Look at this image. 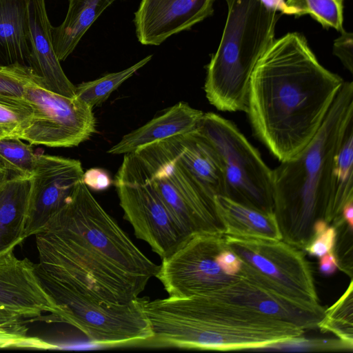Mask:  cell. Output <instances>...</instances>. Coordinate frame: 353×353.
<instances>
[{
    "mask_svg": "<svg viewBox=\"0 0 353 353\" xmlns=\"http://www.w3.org/2000/svg\"><path fill=\"white\" fill-rule=\"evenodd\" d=\"M83 183L94 191H103L112 184L113 181L106 170L99 168H92L83 172Z\"/></svg>",
    "mask_w": 353,
    "mask_h": 353,
    "instance_id": "35",
    "label": "cell"
},
{
    "mask_svg": "<svg viewBox=\"0 0 353 353\" xmlns=\"http://www.w3.org/2000/svg\"><path fill=\"white\" fill-rule=\"evenodd\" d=\"M35 236L36 272L58 310L128 304L159 269L82 181Z\"/></svg>",
    "mask_w": 353,
    "mask_h": 353,
    "instance_id": "1",
    "label": "cell"
},
{
    "mask_svg": "<svg viewBox=\"0 0 353 353\" xmlns=\"http://www.w3.org/2000/svg\"><path fill=\"white\" fill-rule=\"evenodd\" d=\"M337 268V262L332 250L320 257L319 270L323 274L332 275Z\"/></svg>",
    "mask_w": 353,
    "mask_h": 353,
    "instance_id": "37",
    "label": "cell"
},
{
    "mask_svg": "<svg viewBox=\"0 0 353 353\" xmlns=\"http://www.w3.org/2000/svg\"><path fill=\"white\" fill-rule=\"evenodd\" d=\"M30 189V178H10L0 185V254L24 240Z\"/></svg>",
    "mask_w": 353,
    "mask_h": 353,
    "instance_id": "22",
    "label": "cell"
},
{
    "mask_svg": "<svg viewBox=\"0 0 353 353\" xmlns=\"http://www.w3.org/2000/svg\"><path fill=\"white\" fill-rule=\"evenodd\" d=\"M14 250L0 254V308L31 321L49 313L52 321L58 308L43 286L36 264L28 258L19 259Z\"/></svg>",
    "mask_w": 353,
    "mask_h": 353,
    "instance_id": "14",
    "label": "cell"
},
{
    "mask_svg": "<svg viewBox=\"0 0 353 353\" xmlns=\"http://www.w3.org/2000/svg\"><path fill=\"white\" fill-rule=\"evenodd\" d=\"M23 98L32 113L17 137L32 145L76 147L96 132L92 108L75 97L47 90L32 79L25 85Z\"/></svg>",
    "mask_w": 353,
    "mask_h": 353,
    "instance_id": "10",
    "label": "cell"
},
{
    "mask_svg": "<svg viewBox=\"0 0 353 353\" xmlns=\"http://www.w3.org/2000/svg\"><path fill=\"white\" fill-rule=\"evenodd\" d=\"M8 137V135L4 130H3L1 128H0V137Z\"/></svg>",
    "mask_w": 353,
    "mask_h": 353,
    "instance_id": "41",
    "label": "cell"
},
{
    "mask_svg": "<svg viewBox=\"0 0 353 353\" xmlns=\"http://www.w3.org/2000/svg\"><path fill=\"white\" fill-rule=\"evenodd\" d=\"M134 153L145 165L168 209L189 236L223 234L214 199L180 163L165 140L148 145Z\"/></svg>",
    "mask_w": 353,
    "mask_h": 353,
    "instance_id": "8",
    "label": "cell"
},
{
    "mask_svg": "<svg viewBox=\"0 0 353 353\" xmlns=\"http://www.w3.org/2000/svg\"><path fill=\"white\" fill-rule=\"evenodd\" d=\"M336 229V239L333 254L338 268L351 279L353 274V226L347 223L341 215L332 223Z\"/></svg>",
    "mask_w": 353,
    "mask_h": 353,
    "instance_id": "31",
    "label": "cell"
},
{
    "mask_svg": "<svg viewBox=\"0 0 353 353\" xmlns=\"http://www.w3.org/2000/svg\"><path fill=\"white\" fill-rule=\"evenodd\" d=\"M285 14L300 17L309 14L323 28L341 32L343 28L344 0H285Z\"/></svg>",
    "mask_w": 353,
    "mask_h": 353,
    "instance_id": "26",
    "label": "cell"
},
{
    "mask_svg": "<svg viewBox=\"0 0 353 353\" xmlns=\"http://www.w3.org/2000/svg\"><path fill=\"white\" fill-rule=\"evenodd\" d=\"M352 119L353 83L344 81L311 141L272 170L274 214L282 240L302 250L318 221L330 225L334 156Z\"/></svg>",
    "mask_w": 353,
    "mask_h": 353,
    "instance_id": "4",
    "label": "cell"
},
{
    "mask_svg": "<svg viewBox=\"0 0 353 353\" xmlns=\"http://www.w3.org/2000/svg\"><path fill=\"white\" fill-rule=\"evenodd\" d=\"M32 108L23 99L0 97V128L17 137L32 117Z\"/></svg>",
    "mask_w": 353,
    "mask_h": 353,
    "instance_id": "30",
    "label": "cell"
},
{
    "mask_svg": "<svg viewBox=\"0 0 353 353\" xmlns=\"http://www.w3.org/2000/svg\"><path fill=\"white\" fill-rule=\"evenodd\" d=\"M35 79L31 70L21 65L0 67V97L23 99L26 83Z\"/></svg>",
    "mask_w": 353,
    "mask_h": 353,
    "instance_id": "32",
    "label": "cell"
},
{
    "mask_svg": "<svg viewBox=\"0 0 353 353\" xmlns=\"http://www.w3.org/2000/svg\"><path fill=\"white\" fill-rule=\"evenodd\" d=\"M148 298L125 305H78L63 307L52 321L69 324L91 342L107 347H142L152 336L144 312Z\"/></svg>",
    "mask_w": 353,
    "mask_h": 353,
    "instance_id": "12",
    "label": "cell"
},
{
    "mask_svg": "<svg viewBox=\"0 0 353 353\" xmlns=\"http://www.w3.org/2000/svg\"><path fill=\"white\" fill-rule=\"evenodd\" d=\"M9 179L8 171L0 165V185Z\"/></svg>",
    "mask_w": 353,
    "mask_h": 353,
    "instance_id": "40",
    "label": "cell"
},
{
    "mask_svg": "<svg viewBox=\"0 0 353 353\" xmlns=\"http://www.w3.org/2000/svg\"><path fill=\"white\" fill-rule=\"evenodd\" d=\"M343 81L302 34L275 39L250 78L246 113L255 135L281 162L293 158L318 132Z\"/></svg>",
    "mask_w": 353,
    "mask_h": 353,
    "instance_id": "2",
    "label": "cell"
},
{
    "mask_svg": "<svg viewBox=\"0 0 353 353\" xmlns=\"http://www.w3.org/2000/svg\"><path fill=\"white\" fill-rule=\"evenodd\" d=\"M176 159L211 197L224 196L225 175L220 158L196 128L165 139Z\"/></svg>",
    "mask_w": 353,
    "mask_h": 353,
    "instance_id": "18",
    "label": "cell"
},
{
    "mask_svg": "<svg viewBox=\"0 0 353 353\" xmlns=\"http://www.w3.org/2000/svg\"><path fill=\"white\" fill-rule=\"evenodd\" d=\"M144 312L153 336L142 347L260 350L303 336L304 330L210 293L150 301Z\"/></svg>",
    "mask_w": 353,
    "mask_h": 353,
    "instance_id": "3",
    "label": "cell"
},
{
    "mask_svg": "<svg viewBox=\"0 0 353 353\" xmlns=\"http://www.w3.org/2000/svg\"><path fill=\"white\" fill-rule=\"evenodd\" d=\"M116 1L68 0L65 19L51 29L53 47L60 61L66 59L94 22Z\"/></svg>",
    "mask_w": 353,
    "mask_h": 353,
    "instance_id": "23",
    "label": "cell"
},
{
    "mask_svg": "<svg viewBox=\"0 0 353 353\" xmlns=\"http://www.w3.org/2000/svg\"><path fill=\"white\" fill-rule=\"evenodd\" d=\"M196 130L220 158L225 175L223 196L274 213L272 170L236 125L214 112H206Z\"/></svg>",
    "mask_w": 353,
    "mask_h": 353,
    "instance_id": "6",
    "label": "cell"
},
{
    "mask_svg": "<svg viewBox=\"0 0 353 353\" xmlns=\"http://www.w3.org/2000/svg\"><path fill=\"white\" fill-rule=\"evenodd\" d=\"M214 203L223 234L239 238L282 240L274 213L255 210L223 196H216Z\"/></svg>",
    "mask_w": 353,
    "mask_h": 353,
    "instance_id": "21",
    "label": "cell"
},
{
    "mask_svg": "<svg viewBox=\"0 0 353 353\" xmlns=\"http://www.w3.org/2000/svg\"><path fill=\"white\" fill-rule=\"evenodd\" d=\"M28 1L0 0V67L30 68Z\"/></svg>",
    "mask_w": 353,
    "mask_h": 353,
    "instance_id": "20",
    "label": "cell"
},
{
    "mask_svg": "<svg viewBox=\"0 0 353 353\" xmlns=\"http://www.w3.org/2000/svg\"><path fill=\"white\" fill-rule=\"evenodd\" d=\"M152 55H148L134 65L119 72L108 73L99 79L76 86L75 97L93 108L101 105L124 81L146 65Z\"/></svg>",
    "mask_w": 353,
    "mask_h": 353,
    "instance_id": "25",
    "label": "cell"
},
{
    "mask_svg": "<svg viewBox=\"0 0 353 353\" xmlns=\"http://www.w3.org/2000/svg\"><path fill=\"white\" fill-rule=\"evenodd\" d=\"M224 234L190 235L170 255L161 259L155 277L169 296L185 298L216 291L238 280L224 273L216 256L225 248Z\"/></svg>",
    "mask_w": 353,
    "mask_h": 353,
    "instance_id": "11",
    "label": "cell"
},
{
    "mask_svg": "<svg viewBox=\"0 0 353 353\" xmlns=\"http://www.w3.org/2000/svg\"><path fill=\"white\" fill-rule=\"evenodd\" d=\"M216 262L224 273L231 276L237 275L241 267L239 257L227 247L219 253Z\"/></svg>",
    "mask_w": 353,
    "mask_h": 353,
    "instance_id": "36",
    "label": "cell"
},
{
    "mask_svg": "<svg viewBox=\"0 0 353 353\" xmlns=\"http://www.w3.org/2000/svg\"><path fill=\"white\" fill-rule=\"evenodd\" d=\"M83 172L79 160L37 154L30 177L24 239L43 230L51 216L82 181Z\"/></svg>",
    "mask_w": 353,
    "mask_h": 353,
    "instance_id": "13",
    "label": "cell"
},
{
    "mask_svg": "<svg viewBox=\"0 0 353 353\" xmlns=\"http://www.w3.org/2000/svg\"><path fill=\"white\" fill-rule=\"evenodd\" d=\"M336 234V229L332 225H328L318 230L310 242L303 249L304 252L311 256L321 257L332 250Z\"/></svg>",
    "mask_w": 353,
    "mask_h": 353,
    "instance_id": "33",
    "label": "cell"
},
{
    "mask_svg": "<svg viewBox=\"0 0 353 353\" xmlns=\"http://www.w3.org/2000/svg\"><path fill=\"white\" fill-rule=\"evenodd\" d=\"M114 185L123 218L134 235L146 242L161 259L170 255L189 235L168 209L154 187L141 160L124 154Z\"/></svg>",
    "mask_w": 353,
    "mask_h": 353,
    "instance_id": "9",
    "label": "cell"
},
{
    "mask_svg": "<svg viewBox=\"0 0 353 353\" xmlns=\"http://www.w3.org/2000/svg\"><path fill=\"white\" fill-rule=\"evenodd\" d=\"M353 34L343 30L333 44V54L336 56L343 66L353 72Z\"/></svg>",
    "mask_w": 353,
    "mask_h": 353,
    "instance_id": "34",
    "label": "cell"
},
{
    "mask_svg": "<svg viewBox=\"0 0 353 353\" xmlns=\"http://www.w3.org/2000/svg\"><path fill=\"white\" fill-rule=\"evenodd\" d=\"M353 283L351 279L347 289L330 308L318 327L330 332L353 348Z\"/></svg>",
    "mask_w": 353,
    "mask_h": 353,
    "instance_id": "27",
    "label": "cell"
},
{
    "mask_svg": "<svg viewBox=\"0 0 353 353\" xmlns=\"http://www.w3.org/2000/svg\"><path fill=\"white\" fill-rule=\"evenodd\" d=\"M333 175L335 192L330 225L341 216L344 205L353 201V119L348 123L334 156Z\"/></svg>",
    "mask_w": 353,
    "mask_h": 353,
    "instance_id": "24",
    "label": "cell"
},
{
    "mask_svg": "<svg viewBox=\"0 0 353 353\" xmlns=\"http://www.w3.org/2000/svg\"><path fill=\"white\" fill-rule=\"evenodd\" d=\"M26 321L23 317L0 308V348L31 347L37 344L39 339L28 336Z\"/></svg>",
    "mask_w": 353,
    "mask_h": 353,
    "instance_id": "29",
    "label": "cell"
},
{
    "mask_svg": "<svg viewBox=\"0 0 353 353\" xmlns=\"http://www.w3.org/2000/svg\"><path fill=\"white\" fill-rule=\"evenodd\" d=\"M37 157L32 145L25 143L21 139L0 137V165L8 171L9 179L30 178Z\"/></svg>",
    "mask_w": 353,
    "mask_h": 353,
    "instance_id": "28",
    "label": "cell"
},
{
    "mask_svg": "<svg viewBox=\"0 0 353 353\" xmlns=\"http://www.w3.org/2000/svg\"><path fill=\"white\" fill-rule=\"evenodd\" d=\"M28 23L31 44L30 68L35 83L47 90L74 97L76 86L64 73L52 41L51 25L45 0H29Z\"/></svg>",
    "mask_w": 353,
    "mask_h": 353,
    "instance_id": "17",
    "label": "cell"
},
{
    "mask_svg": "<svg viewBox=\"0 0 353 353\" xmlns=\"http://www.w3.org/2000/svg\"><path fill=\"white\" fill-rule=\"evenodd\" d=\"M203 112L185 102H179L161 115L125 134L108 153L125 154L148 145L195 130Z\"/></svg>",
    "mask_w": 353,
    "mask_h": 353,
    "instance_id": "19",
    "label": "cell"
},
{
    "mask_svg": "<svg viewBox=\"0 0 353 353\" xmlns=\"http://www.w3.org/2000/svg\"><path fill=\"white\" fill-rule=\"evenodd\" d=\"M210 293L222 300L290 323L304 330L318 327L325 316V309L321 305L306 306L296 303L241 277Z\"/></svg>",
    "mask_w": 353,
    "mask_h": 353,
    "instance_id": "16",
    "label": "cell"
},
{
    "mask_svg": "<svg viewBox=\"0 0 353 353\" xmlns=\"http://www.w3.org/2000/svg\"><path fill=\"white\" fill-rule=\"evenodd\" d=\"M215 0H141L134 13L138 41L158 46L211 16Z\"/></svg>",
    "mask_w": 353,
    "mask_h": 353,
    "instance_id": "15",
    "label": "cell"
},
{
    "mask_svg": "<svg viewBox=\"0 0 353 353\" xmlns=\"http://www.w3.org/2000/svg\"><path fill=\"white\" fill-rule=\"evenodd\" d=\"M226 247L241 262L240 277L296 303L319 306L312 271L303 250L283 240L224 234Z\"/></svg>",
    "mask_w": 353,
    "mask_h": 353,
    "instance_id": "7",
    "label": "cell"
},
{
    "mask_svg": "<svg viewBox=\"0 0 353 353\" xmlns=\"http://www.w3.org/2000/svg\"><path fill=\"white\" fill-rule=\"evenodd\" d=\"M268 7L275 9L282 14H285V0H262Z\"/></svg>",
    "mask_w": 353,
    "mask_h": 353,
    "instance_id": "39",
    "label": "cell"
},
{
    "mask_svg": "<svg viewBox=\"0 0 353 353\" xmlns=\"http://www.w3.org/2000/svg\"><path fill=\"white\" fill-rule=\"evenodd\" d=\"M341 215L347 223L353 226V201L344 205Z\"/></svg>",
    "mask_w": 353,
    "mask_h": 353,
    "instance_id": "38",
    "label": "cell"
},
{
    "mask_svg": "<svg viewBox=\"0 0 353 353\" xmlns=\"http://www.w3.org/2000/svg\"><path fill=\"white\" fill-rule=\"evenodd\" d=\"M228 15L204 84L210 104L221 111L246 112L254 68L272 43L282 14L262 0H225Z\"/></svg>",
    "mask_w": 353,
    "mask_h": 353,
    "instance_id": "5",
    "label": "cell"
}]
</instances>
